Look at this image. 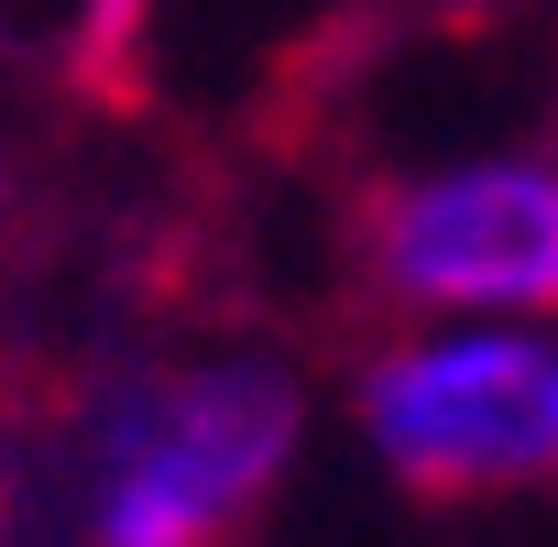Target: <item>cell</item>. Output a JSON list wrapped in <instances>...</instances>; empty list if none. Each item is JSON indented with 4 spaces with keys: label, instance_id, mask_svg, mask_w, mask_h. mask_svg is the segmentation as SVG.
Masks as SVG:
<instances>
[{
    "label": "cell",
    "instance_id": "cell-1",
    "mask_svg": "<svg viewBox=\"0 0 558 547\" xmlns=\"http://www.w3.org/2000/svg\"><path fill=\"white\" fill-rule=\"evenodd\" d=\"M307 438V394L274 362L154 373L99 416L88 547H219Z\"/></svg>",
    "mask_w": 558,
    "mask_h": 547
},
{
    "label": "cell",
    "instance_id": "cell-2",
    "mask_svg": "<svg viewBox=\"0 0 558 547\" xmlns=\"http://www.w3.org/2000/svg\"><path fill=\"white\" fill-rule=\"evenodd\" d=\"M362 438L416 493H536L558 482V340L438 329L362 373Z\"/></svg>",
    "mask_w": 558,
    "mask_h": 547
},
{
    "label": "cell",
    "instance_id": "cell-3",
    "mask_svg": "<svg viewBox=\"0 0 558 547\" xmlns=\"http://www.w3.org/2000/svg\"><path fill=\"white\" fill-rule=\"evenodd\" d=\"M373 285L416 318H547L558 307V143L395 175L362 219Z\"/></svg>",
    "mask_w": 558,
    "mask_h": 547
},
{
    "label": "cell",
    "instance_id": "cell-4",
    "mask_svg": "<svg viewBox=\"0 0 558 547\" xmlns=\"http://www.w3.org/2000/svg\"><path fill=\"white\" fill-rule=\"evenodd\" d=\"M143 12H154V0H88V23H77V45H88V56L110 66V56H121V45L143 34Z\"/></svg>",
    "mask_w": 558,
    "mask_h": 547
}]
</instances>
